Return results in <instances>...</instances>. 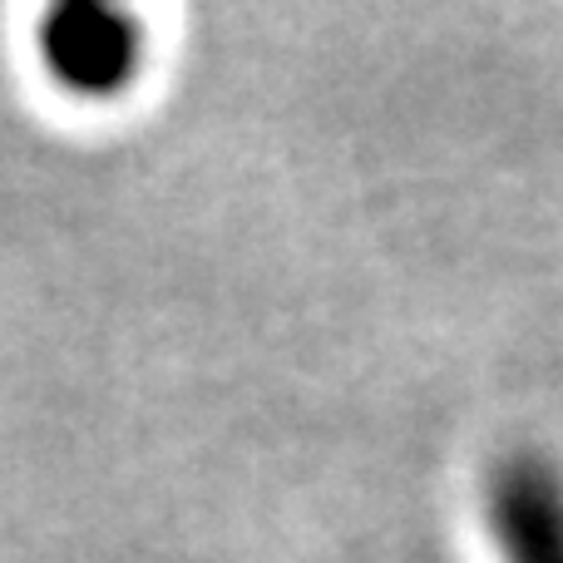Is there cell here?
<instances>
[{
  "mask_svg": "<svg viewBox=\"0 0 563 563\" xmlns=\"http://www.w3.org/2000/svg\"><path fill=\"white\" fill-rule=\"evenodd\" d=\"M479 529L495 563H563V460L509 445L479 479Z\"/></svg>",
  "mask_w": 563,
  "mask_h": 563,
  "instance_id": "6da1fadb",
  "label": "cell"
},
{
  "mask_svg": "<svg viewBox=\"0 0 563 563\" xmlns=\"http://www.w3.org/2000/svg\"><path fill=\"white\" fill-rule=\"evenodd\" d=\"M40 55L59 89L114 99L144 65V30L119 5H55L40 25Z\"/></svg>",
  "mask_w": 563,
  "mask_h": 563,
  "instance_id": "7a4b0ae2",
  "label": "cell"
}]
</instances>
